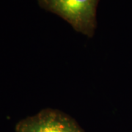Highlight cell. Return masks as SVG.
Wrapping results in <instances>:
<instances>
[{
    "label": "cell",
    "instance_id": "obj_1",
    "mask_svg": "<svg viewBox=\"0 0 132 132\" xmlns=\"http://www.w3.org/2000/svg\"><path fill=\"white\" fill-rule=\"evenodd\" d=\"M39 6L57 15L76 32L88 38L97 27V7L99 0H37Z\"/></svg>",
    "mask_w": 132,
    "mask_h": 132
},
{
    "label": "cell",
    "instance_id": "obj_2",
    "mask_svg": "<svg viewBox=\"0 0 132 132\" xmlns=\"http://www.w3.org/2000/svg\"><path fill=\"white\" fill-rule=\"evenodd\" d=\"M15 132H85L73 118L60 110L46 108L20 120Z\"/></svg>",
    "mask_w": 132,
    "mask_h": 132
}]
</instances>
